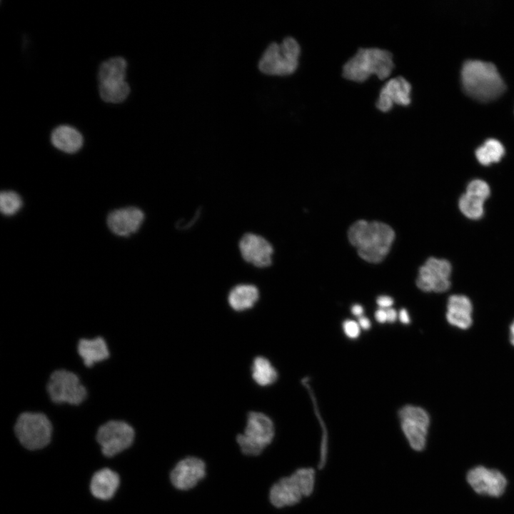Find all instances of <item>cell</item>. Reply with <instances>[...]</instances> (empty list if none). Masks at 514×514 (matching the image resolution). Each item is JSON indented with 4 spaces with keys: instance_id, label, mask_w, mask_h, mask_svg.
<instances>
[{
    "instance_id": "83f0119b",
    "label": "cell",
    "mask_w": 514,
    "mask_h": 514,
    "mask_svg": "<svg viewBox=\"0 0 514 514\" xmlns=\"http://www.w3.org/2000/svg\"><path fill=\"white\" fill-rule=\"evenodd\" d=\"M465 193L485 201L490 195V188L485 181L476 178L468 183Z\"/></svg>"
},
{
    "instance_id": "9c48e42d",
    "label": "cell",
    "mask_w": 514,
    "mask_h": 514,
    "mask_svg": "<svg viewBox=\"0 0 514 514\" xmlns=\"http://www.w3.org/2000/svg\"><path fill=\"white\" fill-rule=\"evenodd\" d=\"M135 430L128 423L111 420L101 425L96 433V440L104 455L111 457L131 445Z\"/></svg>"
},
{
    "instance_id": "6da1fadb",
    "label": "cell",
    "mask_w": 514,
    "mask_h": 514,
    "mask_svg": "<svg viewBox=\"0 0 514 514\" xmlns=\"http://www.w3.org/2000/svg\"><path fill=\"white\" fill-rule=\"evenodd\" d=\"M348 237L361 258L376 263L381 262L389 253L395 232L385 223L359 220L351 226Z\"/></svg>"
},
{
    "instance_id": "5b68a950",
    "label": "cell",
    "mask_w": 514,
    "mask_h": 514,
    "mask_svg": "<svg viewBox=\"0 0 514 514\" xmlns=\"http://www.w3.org/2000/svg\"><path fill=\"white\" fill-rule=\"evenodd\" d=\"M275 437L273 420L260 411H250L246 415L243 432L236 436V443L244 456L257 457L271 445Z\"/></svg>"
},
{
    "instance_id": "7a4b0ae2",
    "label": "cell",
    "mask_w": 514,
    "mask_h": 514,
    "mask_svg": "<svg viewBox=\"0 0 514 514\" xmlns=\"http://www.w3.org/2000/svg\"><path fill=\"white\" fill-rule=\"evenodd\" d=\"M464 91L471 97L488 101L500 96L505 84L496 66L491 62L467 60L461 69Z\"/></svg>"
},
{
    "instance_id": "836d02e7",
    "label": "cell",
    "mask_w": 514,
    "mask_h": 514,
    "mask_svg": "<svg viewBox=\"0 0 514 514\" xmlns=\"http://www.w3.org/2000/svg\"><path fill=\"white\" fill-rule=\"evenodd\" d=\"M358 324L360 327L364 330H368L371 326L370 320L365 316L359 317Z\"/></svg>"
},
{
    "instance_id": "d6a6232c",
    "label": "cell",
    "mask_w": 514,
    "mask_h": 514,
    "mask_svg": "<svg viewBox=\"0 0 514 514\" xmlns=\"http://www.w3.org/2000/svg\"><path fill=\"white\" fill-rule=\"evenodd\" d=\"M387 313V321L389 323H393L395 321L398 313L393 308H389L386 309Z\"/></svg>"
},
{
    "instance_id": "4dcf8cb0",
    "label": "cell",
    "mask_w": 514,
    "mask_h": 514,
    "mask_svg": "<svg viewBox=\"0 0 514 514\" xmlns=\"http://www.w3.org/2000/svg\"><path fill=\"white\" fill-rule=\"evenodd\" d=\"M375 318L376 320L381 323H383L387 321V313L386 309L384 308H379L378 309L375 313Z\"/></svg>"
},
{
    "instance_id": "f1b7e54d",
    "label": "cell",
    "mask_w": 514,
    "mask_h": 514,
    "mask_svg": "<svg viewBox=\"0 0 514 514\" xmlns=\"http://www.w3.org/2000/svg\"><path fill=\"white\" fill-rule=\"evenodd\" d=\"M343 329L346 336L352 339L357 338L361 333L358 323L353 320H346L343 323Z\"/></svg>"
},
{
    "instance_id": "e0dca14e",
    "label": "cell",
    "mask_w": 514,
    "mask_h": 514,
    "mask_svg": "<svg viewBox=\"0 0 514 514\" xmlns=\"http://www.w3.org/2000/svg\"><path fill=\"white\" fill-rule=\"evenodd\" d=\"M76 351L87 368H92L96 363L107 360L110 357L108 345L101 336L92 339L80 338L77 343Z\"/></svg>"
},
{
    "instance_id": "5bb4252c",
    "label": "cell",
    "mask_w": 514,
    "mask_h": 514,
    "mask_svg": "<svg viewBox=\"0 0 514 514\" xmlns=\"http://www.w3.org/2000/svg\"><path fill=\"white\" fill-rule=\"evenodd\" d=\"M239 249L243 258L258 268H264L272 263L273 248L263 237L246 233L240 240Z\"/></svg>"
},
{
    "instance_id": "3957f363",
    "label": "cell",
    "mask_w": 514,
    "mask_h": 514,
    "mask_svg": "<svg viewBox=\"0 0 514 514\" xmlns=\"http://www.w3.org/2000/svg\"><path fill=\"white\" fill-rule=\"evenodd\" d=\"M394 68L393 54L379 48H360L343 66V76L361 83L375 74L379 79H387Z\"/></svg>"
},
{
    "instance_id": "484cf974",
    "label": "cell",
    "mask_w": 514,
    "mask_h": 514,
    "mask_svg": "<svg viewBox=\"0 0 514 514\" xmlns=\"http://www.w3.org/2000/svg\"><path fill=\"white\" fill-rule=\"evenodd\" d=\"M484 203L485 201L465 193L458 200V208L468 218L477 220L484 214Z\"/></svg>"
},
{
    "instance_id": "7402d4cb",
    "label": "cell",
    "mask_w": 514,
    "mask_h": 514,
    "mask_svg": "<svg viewBox=\"0 0 514 514\" xmlns=\"http://www.w3.org/2000/svg\"><path fill=\"white\" fill-rule=\"evenodd\" d=\"M126 61L120 56L110 58L99 66L98 79L99 84L120 82L125 81Z\"/></svg>"
},
{
    "instance_id": "52a82bcc",
    "label": "cell",
    "mask_w": 514,
    "mask_h": 514,
    "mask_svg": "<svg viewBox=\"0 0 514 514\" xmlns=\"http://www.w3.org/2000/svg\"><path fill=\"white\" fill-rule=\"evenodd\" d=\"M14 433L20 443L29 450L46 446L52 435V424L46 414L41 412L21 413L14 424Z\"/></svg>"
},
{
    "instance_id": "ac0fdd59",
    "label": "cell",
    "mask_w": 514,
    "mask_h": 514,
    "mask_svg": "<svg viewBox=\"0 0 514 514\" xmlns=\"http://www.w3.org/2000/svg\"><path fill=\"white\" fill-rule=\"evenodd\" d=\"M472 303L468 297L463 295L450 296L447 304V321L452 326L467 329L472 324Z\"/></svg>"
},
{
    "instance_id": "d4e9b609",
    "label": "cell",
    "mask_w": 514,
    "mask_h": 514,
    "mask_svg": "<svg viewBox=\"0 0 514 514\" xmlns=\"http://www.w3.org/2000/svg\"><path fill=\"white\" fill-rule=\"evenodd\" d=\"M130 86L126 81L99 84V93L101 99L108 103L123 102L130 94Z\"/></svg>"
},
{
    "instance_id": "603a6c76",
    "label": "cell",
    "mask_w": 514,
    "mask_h": 514,
    "mask_svg": "<svg viewBox=\"0 0 514 514\" xmlns=\"http://www.w3.org/2000/svg\"><path fill=\"white\" fill-rule=\"evenodd\" d=\"M251 376L257 385L266 387L273 384L277 381L278 374L268 358L256 356L251 364Z\"/></svg>"
},
{
    "instance_id": "1f68e13d",
    "label": "cell",
    "mask_w": 514,
    "mask_h": 514,
    "mask_svg": "<svg viewBox=\"0 0 514 514\" xmlns=\"http://www.w3.org/2000/svg\"><path fill=\"white\" fill-rule=\"evenodd\" d=\"M398 317L400 321L403 324H408L410 321V316L406 309L402 308L399 313Z\"/></svg>"
},
{
    "instance_id": "f546056e",
    "label": "cell",
    "mask_w": 514,
    "mask_h": 514,
    "mask_svg": "<svg viewBox=\"0 0 514 514\" xmlns=\"http://www.w3.org/2000/svg\"><path fill=\"white\" fill-rule=\"evenodd\" d=\"M381 308H389L393 304V299L388 296H381L376 300Z\"/></svg>"
},
{
    "instance_id": "2e32d148",
    "label": "cell",
    "mask_w": 514,
    "mask_h": 514,
    "mask_svg": "<svg viewBox=\"0 0 514 514\" xmlns=\"http://www.w3.org/2000/svg\"><path fill=\"white\" fill-rule=\"evenodd\" d=\"M143 213L136 207H128L111 212L107 218V225L115 234L128 236L137 231L143 223Z\"/></svg>"
},
{
    "instance_id": "4316f807",
    "label": "cell",
    "mask_w": 514,
    "mask_h": 514,
    "mask_svg": "<svg viewBox=\"0 0 514 514\" xmlns=\"http://www.w3.org/2000/svg\"><path fill=\"white\" fill-rule=\"evenodd\" d=\"M22 206L21 197L14 191H2L0 194V210L5 216L17 213Z\"/></svg>"
},
{
    "instance_id": "8fae6325",
    "label": "cell",
    "mask_w": 514,
    "mask_h": 514,
    "mask_svg": "<svg viewBox=\"0 0 514 514\" xmlns=\"http://www.w3.org/2000/svg\"><path fill=\"white\" fill-rule=\"evenodd\" d=\"M451 271L452 266L448 261L430 257L419 269L417 286L425 292L446 291L450 286Z\"/></svg>"
},
{
    "instance_id": "e575fe53",
    "label": "cell",
    "mask_w": 514,
    "mask_h": 514,
    "mask_svg": "<svg viewBox=\"0 0 514 514\" xmlns=\"http://www.w3.org/2000/svg\"><path fill=\"white\" fill-rule=\"evenodd\" d=\"M351 312L354 316L361 317L363 313V308L359 304H355L351 308Z\"/></svg>"
},
{
    "instance_id": "30bf717a",
    "label": "cell",
    "mask_w": 514,
    "mask_h": 514,
    "mask_svg": "<svg viewBox=\"0 0 514 514\" xmlns=\"http://www.w3.org/2000/svg\"><path fill=\"white\" fill-rule=\"evenodd\" d=\"M400 426L410 446L415 451L423 450L426 445L429 415L422 408L405 405L398 411Z\"/></svg>"
},
{
    "instance_id": "277c9868",
    "label": "cell",
    "mask_w": 514,
    "mask_h": 514,
    "mask_svg": "<svg viewBox=\"0 0 514 514\" xmlns=\"http://www.w3.org/2000/svg\"><path fill=\"white\" fill-rule=\"evenodd\" d=\"M315 470L312 468H300L290 475L276 481L269 488L268 500L276 508L293 506L303 497L309 496L314 490Z\"/></svg>"
},
{
    "instance_id": "ba28073f",
    "label": "cell",
    "mask_w": 514,
    "mask_h": 514,
    "mask_svg": "<svg viewBox=\"0 0 514 514\" xmlns=\"http://www.w3.org/2000/svg\"><path fill=\"white\" fill-rule=\"evenodd\" d=\"M46 392L55 404L79 405L88 396L86 386L74 372L59 368L51 373L46 383Z\"/></svg>"
},
{
    "instance_id": "ffe728a7",
    "label": "cell",
    "mask_w": 514,
    "mask_h": 514,
    "mask_svg": "<svg viewBox=\"0 0 514 514\" xmlns=\"http://www.w3.org/2000/svg\"><path fill=\"white\" fill-rule=\"evenodd\" d=\"M51 141L55 148L67 153L77 152L84 143L81 133L67 125L55 128L51 133Z\"/></svg>"
},
{
    "instance_id": "8992f818",
    "label": "cell",
    "mask_w": 514,
    "mask_h": 514,
    "mask_svg": "<svg viewBox=\"0 0 514 514\" xmlns=\"http://www.w3.org/2000/svg\"><path fill=\"white\" fill-rule=\"evenodd\" d=\"M301 47L292 36L281 44L273 42L263 51L258 61L259 71L266 75L284 76L293 74L298 66Z\"/></svg>"
},
{
    "instance_id": "44dd1931",
    "label": "cell",
    "mask_w": 514,
    "mask_h": 514,
    "mask_svg": "<svg viewBox=\"0 0 514 514\" xmlns=\"http://www.w3.org/2000/svg\"><path fill=\"white\" fill-rule=\"evenodd\" d=\"M259 298L258 289L251 284H240L229 292L228 302L235 311L242 312L254 306Z\"/></svg>"
},
{
    "instance_id": "d590c367",
    "label": "cell",
    "mask_w": 514,
    "mask_h": 514,
    "mask_svg": "<svg viewBox=\"0 0 514 514\" xmlns=\"http://www.w3.org/2000/svg\"><path fill=\"white\" fill-rule=\"evenodd\" d=\"M510 341L511 344L514 346V321L510 327Z\"/></svg>"
},
{
    "instance_id": "cb8c5ba5",
    "label": "cell",
    "mask_w": 514,
    "mask_h": 514,
    "mask_svg": "<svg viewBox=\"0 0 514 514\" xmlns=\"http://www.w3.org/2000/svg\"><path fill=\"white\" fill-rule=\"evenodd\" d=\"M505 153L503 144L495 138H488L475 150V156L480 163L488 166L499 161Z\"/></svg>"
},
{
    "instance_id": "d6986e66",
    "label": "cell",
    "mask_w": 514,
    "mask_h": 514,
    "mask_svg": "<svg viewBox=\"0 0 514 514\" xmlns=\"http://www.w3.org/2000/svg\"><path fill=\"white\" fill-rule=\"evenodd\" d=\"M119 483V476L116 472L104 468L93 475L90 484L91 492L98 499L109 500L114 495Z\"/></svg>"
},
{
    "instance_id": "4fadbf2b",
    "label": "cell",
    "mask_w": 514,
    "mask_h": 514,
    "mask_svg": "<svg viewBox=\"0 0 514 514\" xmlns=\"http://www.w3.org/2000/svg\"><path fill=\"white\" fill-rule=\"evenodd\" d=\"M466 479L477 493L493 497L501 495L507 485V480L502 473L482 465L470 469Z\"/></svg>"
},
{
    "instance_id": "9a60e30c",
    "label": "cell",
    "mask_w": 514,
    "mask_h": 514,
    "mask_svg": "<svg viewBox=\"0 0 514 514\" xmlns=\"http://www.w3.org/2000/svg\"><path fill=\"white\" fill-rule=\"evenodd\" d=\"M411 85L403 76L388 80L381 88L376 107L382 112H388L394 104L408 106L410 103Z\"/></svg>"
},
{
    "instance_id": "7c38bea8",
    "label": "cell",
    "mask_w": 514,
    "mask_h": 514,
    "mask_svg": "<svg viewBox=\"0 0 514 514\" xmlns=\"http://www.w3.org/2000/svg\"><path fill=\"white\" fill-rule=\"evenodd\" d=\"M206 463L201 458L188 455L176 463L170 471L172 486L179 491L193 489L206 476Z\"/></svg>"
}]
</instances>
